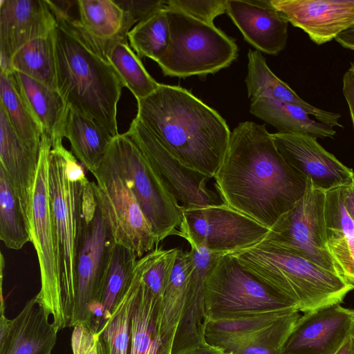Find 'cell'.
I'll list each match as a JSON object with an SVG mask.
<instances>
[{"instance_id": "1", "label": "cell", "mask_w": 354, "mask_h": 354, "mask_svg": "<svg viewBox=\"0 0 354 354\" xmlns=\"http://www.w3.org/2000/svg\"><path fill=\"white\" fill-rule=\"evenodd\" d=\"M223 203L270 229L304 196L307 179L278 151L265 124L240 122L214 177Z\"/></svg>"}, {"instance_id": "2", "label": "cell", "mask_w": 354, "mask_h": 354, "mask_svg": "<svg viewBox=\"0 0 354 354\" xmlns=\"http://www.w3.org/2000/svg\"><path fill=\"white\" fill-rule=\"evenodd\" d=\"M47 2L57 21L53 38L57 91L68 106L118 136L117 106L124 84L104 48L69 14L72 4Z\"/></svg>"}, {"instance_id": "3", "label": "cell", "mask_w": 354, "mask_h": 354, "mask_svg": "<svg viewBox=\"0 0 354 354\" xmlns=\"http://www.w3.org/2000/svg\"><path fill=\"white\" fill-rule=\"evenodd\" d=\"M137 104L136 118L167 151L189 169L214 177L231 136L218 112L187 89L163 84Z\"/></svg>"}, {"instance_id": "4", "label": "cell", "mask_w": 354, "mask_h": 354, "mask_svg": "<svg viewBox=\"0 0 354 354\" xmlns=\"http://www.w3.org/2000/svg\"><path fill=\"white\" fill-rule=\"evenodd\" d=\"M261 283L304 313L341 304L353 289L336 274L266 240L232 253Z\"/></svg>"}, {"instance_id": "5", "label": "cell", "mask_w": 354, "mask_h": 354, "mask_svg": "<svg viewBox=\"0 0 354 354\" xmlns=\"http://www.w3.org/2000/svg\"><path fill=\"white\" fill-rule=\"evenodd\" d=\"M170 44L157 62L165 76L205 77L228 67L238 56L235 41L209 24L167 6Z\"/></svg>"}, {"instance_id": "6", "label": "cell", "mask_w": 354, "mask_h": 354, "mask_svg": "<svg viewBox=\"0 0 354 354\" xmlns=\"http://www.w3.org/2000/svg\"><path fill=\"white\" fill-rule=\"evenodd\" d=\"M48 186L58 248L64 309L69 328L73 327L77 291L76 268L82 244L84 186L69 180L59 152L51 148Z\"/></svg>"}, {"instance_id": "7", "label": "cell", "mask_w": 354, "mask_h": 354, "mask_svg": "<svg viewBox=\"0 0 354 354\" xmlns=\"http://www.w3.org/2000/svg\"><path fill=\"white\" fill-rule=\"evenodd\" d=\"M50 138L43 134L32 198L30 218L31 242L37 252L41 275V289L35 296L53 317L59 330L69 328L62 295L58 248L48 186Z\"/></svg>"}, {"instance_id": "8", "label": "cell", "mask_w": 354, "mask_h": 354, "mask_svg": "<svg viewBox=\"0 0 354 354\" xmlns=\"http://www.w3.org/2000/svg\"><path fill=\"white\" fill-rule=\"evenodd\" d=\"M272 310L299 308L296 304L268 288L247 272L235 257L222 254L206 281L207 322Z\"/></svg>"}, {"instance_id": "9", "label": "cell", "mask_w": 354, "mask_h": 354, "mask_svg": "<svg viewBox=\"0 0 354 354\" xmlns=\"http://www.w3.org/2000/svg\"><path fill=\"white\" fill-rule=\"evenodd\" d=\"M108 151L134 194L157 244L176 235L182 221L180 205L165 187L146 158L124 133L113 137Z\"/></svg>"}, {"instance_id": "10", "label": "cell", "mask_w": 354, "mask_h": 354, "mask_svg": "<svg viewBox=\"0 0 354 354\" xmlns=\"http://www.w3.org/2000/svg\"><path fill=\"white\" fill-rule=\"evenodd\" d=\"M92 182L98 207L115 243L138 259L157 245L154 234L127 181L106 151Z\"/></svg>"}, {"instance_id": "11", "label": "cell", "mask_w": 354, "mask_h": 354, "mask_svg": "<svg viewBox=\"0 0 354 354\" xmlns=\"http://www.w3.org/2000/svg\"><path fill=\"white\" fill-rule=\"evenodd\" d=\"M181 207L182 221L176 235L194 247L229 254L261 241L269 228L222 203Z\"/></svg>"}, {"instance_id": "12", "label": "cell", "mask_w": 354, "mask_h": 354, "mask_svg": "<svg viewBox=\"0 0 354 354\" xmlns=\"http://www.w3.org/2000/svg\"><path fill=\"white\" fill-rule=\"evenodd\" d=\"M324 205L325 191L308 180L304 196L269 230L263 240L336 273L328 247Z\"/></svg>"}, {"instance_id": "13", "label": "cell", "mask_w": 354, "mask_h": 354, "mask_svg": "<svg viewBox=\"0 0 354 354\" xmlns=\"http://www.w3.org/2000/svg\"><path fill=\"white\" fill-rule=\"evenodd\" d=\"M127 133L182 207L217 204L216 195L206 186L210 178L179 162L136 117Z\"/></svg>"}, {"instance_id": "14", "label": "cell", "mask_w": 354, "mask_h": 354, "mask_svg": "<svg viewBox=\"0 0 354 354\" xmlns=\"http://www.w3.org/2000/svg\"><path fill=\"white\" fill-rule=\"evenodd\" d=\"M115 241L97 206L91 221L84 223L78 256L77 291L73 328L89 325L88 307L93 301H102L106 275Z\"/></svg>"}, {"instance_id": "15", "label": "cell", "mask_w": 354, "mask_h": 354, "mask_svg": "<svg viewBox=\"0 0 354 354\" xmlns=\"http://www.w3.org/2000/svg\"><path fill=\"white\" fill-rule=\"evenodd\" d=\"M285 160L319 189L327 191L351 183L354 171L326 151L317 138L303 133H271Z\"/></svg>"}, {"instance_id": "16", "label": "cell", "mask_w": 354, "mask_h": 354, "mask_svg": "<svg viewBox=\"0 0 354 354\" xmlns=\"http://www.w3.org/2000/svg\"><path fill=\"white\" fill-rule=\"evenodd\" d=\"M354 310L340 304L301 315L282 354H335L350 335Z\"/></svg>"}, {"instance_id": "17", "label": "cell", "mask_w": 354, "mask_h": 354, "mask_svg": "<svg viewBox=\"0 0 354 354\" xmlns=\"http://www.w3.org/2000/svg\"><path fill=\"white\" fill-rule=\"evenodd\" d=\"M56 26L47 0H1V72L10 73L14 54L30 41L52 33Z\"/></svg>"}, {"instance_id": "18", "label": "cell", "mask_w": 354, "mask_h": 354, "mask_svg": "<svg viewBox=\"0 0 354 354\" xmlns=\"http://www.w3.org/2000/svg\"><path fill=\"white\" fill-rule=\"evenodd\" d=\"M292 26L322 45L354 26V0H270Z\"/></svg>"}, {"instance_id": "19", "label": "cell", "mask_w": 354, "mask_h": 354, "mask_svg": "<svg viewBox=\"0 0 354 354\" xmlns=\"http://www.w3.org/2000/svg\"><path fill=\"white\" fill-rule=\"evenodd\" d=\"M4 312L0 317V354H51L58 330L35 296L14 319H8Z\"/></svg>"}, {"instance_id": "20", "label": "cell", "mask_w": 354, "mask_h": 354, "mask_svg": "<svg viewBox=\"0 0 354 354\" xmlns=\"http://www.w3.org/2000/svg\"><path fill=\"white\" fill-rule=\"evenodd\" d=\"M226 13L257 50L277 55L285 48L289 22L270 0H227Z\"/></svg>"}, {"instance_id": "21", "label": "cell", "mask_w": 354, "mask_h": 354, "mask_svg": "<svg viewBox=\"0 0 354 354\" xmlns=\"http://www.w3.org/2000/svg\"><path fill=\"white\" fill-rule=\"evenodd\" d=\"M193 268L190 275L185 308L177 329L171 354H186L207 344L205 329V287L208 274L220 257L203 247H191Z\"/></svg>"}, {"instance_id": "22", "label": "cell", "mask_w": 354, "mask_h": 354, "mask_svg": "<svg viewBox=\"0 0 354 354\" xmlns=\"http://www.w3.org/2000/svg\"><path fill=\"white\" fill-rule=\"evenodd\" d=\"M39 157L20 140L0 105V168L15 190L29 222Z\"/></svg>"}, {"instance_id": "23", "label": "cell", "mask_w": 354, "mask_h": 354, "mask_svg": "<svg viewBox=\"0 0 354 354\" xmlns=\"http://www.w3.org/2000/svg\"><path fill=\"white\" fill-rule=\"evenodd\" d=\"M248 74L245 79L248 97L252 101L268 98L297 106L308 115L332 127L344 128L338 113L320 109L301 98L288 84L281 80L268 67L265 57L258 50H249Z\"/></svg>"}, {"instance_id": "24", "label": "cell", "mask_w": 354, "mask_h": 354, "mask_svg": "<svg viewBox=\"0 0 354 354\" xmlns=\"http://www.w3.org/2000/svg\"><path fill=\"white\" fill-rule=\"evenodd\" d=\"M10 75L23 100L39 122L52 146L62 142L67 105L59 92L19 72Z\"/></svg>"}, {"instance_id": "25", "label": "cell", "mask_w": 354, "mask_h": 354, "mask_svg": "<svg viewBox=\"0 0 354 354\" xmlns=\"http://www.w3.org/2000/svg\"><path fill=\"white\" fill-rule=\"evenodd\" d=\"M64 136L71 152L92 174L100 168L113 138L100 124L68 106Z\"/></svg>"}, {"instance_id": "26", "label": "cell", "mask_w": 354, "mask_h": 354, "mask_svg": "<svg viewBox=\"0 0 354 354\" xmlns=\"http://www.w3.org/2000/svg\"><path fill=\"white\" fill-rule=\"evenodd\" d=\"M193 268L191 250L180 248L169 281L160 301L159 331L171 353L175 335L183 316Z\"/></svg>"}, {"instance_id": "27", "label": "cell", "mask_w": 354, "mask_h": 354, "mask_svg": "<svg viewBox=\"0 0 354 354\" xmlns=\"http://www.w3.org/2000/svg\"><path fill=\"white\" fill-rule=\"evenodd\" d=\"M160 301L145 286L141 274L131 317L129 354H171L160 335Z\"/></svg>"}, {"instance_id": "28", "label": "cell", "mask_w": 354, "mask_h": 354, "mask_svg": "<svg viewBox=\"0 0 354 354\" xmlns=\"http://www.w3.org/2000/svg\"><path fill=\"white\" fill-rule=\"evenodd\" d=\"M80 26L105 50L115 41L127 38L125 14L113 0L76 1Z\"/></svg>"}, {"instance_id": "29", "label": "cell", "mask_w": 354, "mask_h": 354, "mask_svg": "<svg viewBox=\"0 0 354 354\" xmlns=\"http://www.w3.org/2000/svg\"><path fill=\"white\" fill-rule=\"evenodd\" d=\"M250 111L275 127L279 133L308 134L316 138H333L337 133L333 127L311 119L299 107L272 99L251 101Z\"/></svg>"}, {"instance_id": "30", "label": "cell", "mask_w": 354, "mask_h": 354, "mask_svg": "<svg viewBox=\"0 0 354 354\" xmlns=\"http://www.w3.org/2000/svg\"><path fill=\"white\" fill-rule=\"evenodd\" d=\"M0 105L20 140L39 154L43 129L21 96L10 73L0 72Z\"/></svg>"}, {"instance_id": "31", "label": "cell", "mask_w": 354, "mask_h": 354, "mask_svg": "<svg viewBox=\"0 0 354 354\" xmlns=\"http://www.w3.org/2000/svg\"><path fill=\"white\" fill-rule=\"evenodd\" d=\"M10 69L57 90L53 32L19 48L11 59Z\"/></svg>"}, {"instance_id": "32", "label": "cell", "mask_w": 354, "mask_h": 354, "mask_svg": "<svg viewBox=\"0 0 354 354\" xmlns=\"http://www.w3.org/2000/svg\"><path fill=\"white\" fill-rule=\"evenodd\" d=\"M300 316V312L296 311L263 329L228 342L219 348L230 354H282L284 345Z\"/></svg>"}, {"instance_id": "33", "label": "cell", "mask_w": 354, "mask_h": 354, "mask_svg": "<svg viewBox=\"0 0 354 354\" xmlns=\"http://www.w3.org/2000/svg\"><path fill=\"white\" fill-rule=\"evenodd\" d=\"M141 274L142 266L138 259L128 288L100 331L110 354H129L131 317L140 286Z\"/></svg>"}, {"instance_id": "34", "label": "cell", "mask_w": 354, "mask_h": 354, "mask_svg": "<svg viewBox=\"0 0 354 354\" xmlns=\"http://www.w3.org/2000/svg\"><path fill=\"white\" fill-rule=\"evenodd\" d=\"M0 239L12 250L31 241L30 222L4 171L0 168Z\"/></svg>"}, {"instance_id": "35", "label": "cell", "mask_w": 354, "mask_h": 354, "mask_svg": "<svg viewBox=\"0 0 354 354\" xmlns=\"http://www.w3.org/2000/svg\"><path fill=\"white\" fill-rule=\"evenodd\" d=\"M106 55L124 87H127L136 100L145 98L159 86L147 71L141 59L131 49L127 38L115 41L110 45Z\"/></svg>"}, {"instance_id": "36", "label": "cell", "mask_w": 354, "mask_h": 354, "mask_svg": "<svg viewBox=\"0 0 354 354\" xmlns=\"http://www.w3.org/2000/svg\"><path fill=\"white\" fill-rule=\"evenodd\" d=\"M170 37L167 6L138 22L127 34V39L137 55L156 62L167 52Z\"/></svg>"}, {"instance_id": "37", "label": "cell", "mask_w": 354, "mask_h": 354, "mask_svg": "<svg viewBox=\"0 0 354 354\" xmlns=\"http://www.w3.org/2000/svg\"><path fill=\"white\" fill-rule=\"evenodd\" d=\"M299 310H272L237 318L209 320L205 326L207 344L221 347L225 343L263 329Z\"/></svg>"}, {"instance_id": "38", "label": "cell", "mask_w": 354, "mask_h": 354, "mask_svg": "<svg viewBox=\"0 0 354 354\" xmlns=\"http://www.w3.org/2000/svg\"><path fill=\"white\" fill-rule=\"evenodd\" d=\"M137 260L133 252L114 244L101 301L105 308L106 323L131 283Z\"/></svg>"}, {"instance_id": "39", "label": "cell", "mask_w": 354, "mask_h": 354, "mask_svg": "<svg viewBox=\"0 0 354 354\" xmlns=\"http://www.w3.org/2000/svg\"><path fill=\"white\" fill-rule=\"evenodd\" d=\"M180 248H156L140 258L142 281L156 298L161 299L174 267Z\"/></svg>"}, {"instance_id": "40", "label": "cell", "mask_w": 354, "mask_h": 354, "mask_svg": "<svg viewBox=\"0 0 354 354\" xmlns=\"http://www.w3.org/2000/svg\"><path fill=\"white\" fill-rule=\"evenodd\" d=\"M324 217L328 239L346 238L354 244V221L345 206L342 186L325 191Z\"/></svg>"}, {"instance_id": "41", "label": "cell", "mask_w": 354, "mask_h": 354, "mask_svg": "<svg viewBox=\"0 0 354 354\" xmlns=\"http://www.w3.org/2000/svg\"><path fill=\"white\" fill-rule=\"evenodd\" d=\"M165 2L169 8L209 24H214V19L227 10V0H167Z\"/></svg>"}, {"instance_id": "42", "label": "cell", "mask_w": 354, "mask_h": 354, "mask_svg": "<svg viewBox=\"0 0 354 354\" xmlns=\"http://www.w3.org/2000/svg\"><path fill=\"white\" fill-rule=\"evenodd\" d=\"M328 247L336 273L354 290V244H349L346 238H332L328 239Z\"/></svg>"}, {"instance_id": "43", "label": "cell", "mask_w": 354, "mask_h": 354, "mask_svg": "<svg viewBox=\"0 0 354 354\" xmlns=\"http://www.w3.org/2000/svg\"><path fill=\"white\" fill-rule=\"evenodd\" d=\"M123 10L127 24L131 30L133 26L145 19L158 10L166 7L163 0L115 1Z\"/></svg>"}, {"instance_id": "44", "label": "cell", "mask_w": 354, "mask_h": 354, "mask_svg": "<svg viewBox=\"0 0 354 354\" xmlns=\"http://www.w3.org/2000/svg\"><path fill=\"white\" fill-rule=\"evenodd\" d=\"M97 336V333L86 325L75 326L71 336L73 354H95Z\"/></svg>"}, {"instance_id": "45", "label": "cell", "mask_w": 354, "mask_h": 354, "mask_svg": "<svg viewBox=\"0 0 354 354\" xmlns=\"http://www.w3.org/2000/svg\"><path fill=\"white\" fill-rule=\"evenodd\" d=\"M97 206L92 182H90L84 186L82 196V210L84 223L93 220Z\"/></svg>"}, {"instance_id": "46", "label": "cell", "mask_w": 354, "mask_h": 354, "mask_svg": "<svg viewBox=\"0 0 354 354\" xmlns=\"http://www.w3.org/2000/svg\"><path fill=\"white\" fill-rule=\"evenodd\" d=\"M342 93L348 104L354 131V75L347 71L343 75Z\"/></svg>"}, {"instance_id": "47", "label": "cell", "mask_w": 354, "mask_h": 354, "mask_svg": "<svg viewBox=\"0 0 354 354\" xmlns=\"http://www.w3.org/2000/svg\"><path fill=\"white\" fill-rule=\"evenodd\" d=\"M342 192L345 206L354 221V178L351 183L342 186Z\"/></svg>"}, {"instance_id": "48", "label": "cell", "mask_w": 354, "mask_h": 354, "mask_svg": "<svg viewBox=\"0 0 354 354\" xmlns=\"http://www.w3.org/2000/svg\"><path fill=\"white\" fill-rule=\"evenodd\" d=\"M335 40L342 47L354 51V26L339 34Z\"/></svg>"}, {"instance_id": "49", "label": "cell", "mask_w": 354, "mask_h": 354, "mask_svg": "<svg viewBox=\"0 0 354 354\" xmlns=\"http://www.w3.org/2000/svg\"><path fill=\"white\" fill-rule=\"evenodd\" d=\"M223 351L216 346L205 344L201 345L186 354H223Z\"/></svg>"}, {"instance_id": "50", "label": "cell", "mask_w": 354, "mask_h": 354, "mask_svg": "<svg viewBox=\"0 0 354 354\" xmlns=\"http://www.w3.org/2000/svg\"><path fill=\"white\" fill-rule=\"evenodd\" d=\"M335 354H354V338L351 335Z\"/></svg>"}, {"instance_id": "51", "label": "cell", "mask_w": 354, "mask_h": 354, "mask_svg": "<svg viewBox=\"0 0 354 354\" xmlns=\"http://www.w3.org/2000/svg\"><path fill=\"white\" fill-rule=\"evenodd\" d=\"M95 354H110L108 346L103 339L100 333H97L95 344Z\"/></svg>"}, {"instance_id": "52", "label": "cell", "mask_w": 354, "mask_h": 354, "mask_svg": "<svg viewBox=\"0 0 354 354\" xmlns=\"http://www.w3.org/2000/svg\"><path fill=\"white\" fill-rule=\"evenodd\" d=\"M350 335L354 338V320L351 328Z\"/></svg>"}, {"instance_id": "53", "label": "cell", "mask_w": 354, "mask_h": 354, "mask_svg": "<svg viewBox=\"0 0 354 354\" xmlns=\"http://www.w3.org/2000/svg\"><path fill=\"white\" fill-rule=\"evenodd\" d=\"M348 71H350L354 75V62L351 63Z\"/></svg>"}, {"instance_id": "54", "label": "cell", "mask_w": 354, "mask_h": 354, "mask_svg": "<svg viewBox=\"0 0 354 354\" xmlns=\"http://www.w3.org/2000/svg\"><path fill=\"white\" fill-rule=\"evenodd\" d=\"M223 354H230V353H224Z\"/></svg>"}]
</instances>
